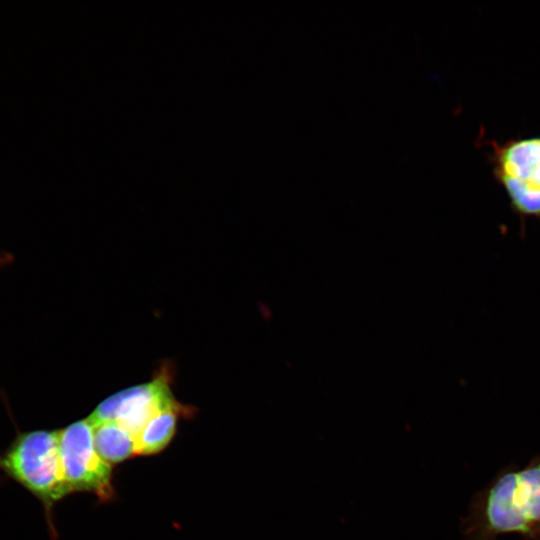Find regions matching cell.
<instances>
[{
    "label": "cell",
    "instance_id": "1",
    "mask_svg": "<svg viewBox=\"0 0 540 540\" xmlns=\"http://www.w3.org/2000/svg\"><path fill=\"white\" fill-rule=\"evenodd\" d=\"M464 540H496L516 533L540 540V453L522 468L503 467L471 500Z\"/></svg>",
    "mask_w": 540,
    "mask_h": 540
},
{
    "label": "cell",
    "instance_id": "2",
    "mask_svg": "<svg viewBox=\"0 0 540 540\" xmlns=\"http://www.w3.org/2000/svg\"><path fill=\"white\" fill-rule=\"evenodd\" d=\"M0 472L39 500L55 535L53 507L72 493L60 460L59 430L18 432L0 451Z\"/></svg>",
    "mask_w": 540,
    "mask_h": 540
},
{
    "label": "cell",
    "instance_id": "3",
    "mask_svg": "<svg viewBox=\"0 0 540 540\" xmlns=\"http://www.w3.org/2000/svg\"><path fill=\"white\" fill-rule=\"evenodd\" d=\"M59 452L64 476L72 492H92L102 500L113 496L111 465L97 453L93 427L87 419L59 429Z\"/></svg>",
    "mask_w": 540,
    "mask_h": 540
},
{
    "label": "cell",
    "instance_id": "4",
    "mask_svg": "<svg viewBox=\"0 0 540 540\" xmlns=\"http://www.w3.org/2000/svg\"><path fill=\"white\" fill-rule=\"evenodd\" d=\"M167 376L161 374L149 383L110 396L96 407L87 420L92 427L115 421L136 441L154 416L181 405L173 397Z\"/></svg>",
    "mask_w": 540,
    "mask_h": 540
},
{
    "label": "cell",
    "instance_id": "5",
    "mask_svg": "<svg viewBox=\"0 0 540 540\" xmlns=\"http://www.w3.org/2000/svg\"><path fill=\"white\" fill-rule=\"evenodd\" d=\"M497 175L540 187V138L511 142L497 153Z\"/></svg>",
    "mask_w": 540,
    "mask_h": 540
},
{
    "label": "cell",
    "instance_id": "6",
    "mask_svg": "<svg viewBox=\"0 0 540 540\" xmlns=\"http://www.w3.org/2000/svg\"><path fill=\"white\" fill-rule=\"evenodd\" d=\"M93 438L97 453L110 465L136 455L135 439L115 421L93 427Z\"/></svg>",
    "mask_w": 540,
    "mask_h": 540
},
{
    "label": "cell",
    "instance_id": "7",
    "mask_svg": "<svg viewBox=\"0 0 540 540\" xmlns=\"http://www.w3.org/2000/svg\"><path fill=\"white\" fill-rule=\"evenodd\" d=\"M187 407L182 405L161 411L154 416L136 440V455H153L162 451L172 440L177 420Z\"/></svg>",
    "mask_w": 540,
    "mask_h": 540
},
{
    "label": "cell",
    "instance_id": "8",
    "mask_svg": "<svg viewBox=\"0 0 540 540\" xmlns=\"http://www.w3.org/2000/svg\"><path fill=\"white\" fill-rule=\"evenodd\" d=\"M497 176L516 210L523 214H540V187L516 178Z\"/></svg>",
    "mask_w": 540,
    "mask_h": 540
}]
</instances>
